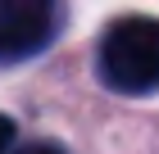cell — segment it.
<instances>
[{
    "label": "cell",
    "mask_w": 159,
    "mask_h": 154,
    "mask_svg": "<svg viewBox=\"0 0 159 154\" xmlns=\"http://www.w3.org/2000/svg\"><path fill=\"white\" fill-rule=\"evenodd\" d=\"M9 141H14V122L5 118V113H0V154L9 150Z\"/></svg>",
    "instance_id": "4"
},
{
    "label": "cell",
    "mask_w": 159,
    "mask_h": 154,
    "mask_svg": "<svg viewBox=\"0 0 159 154\" xmlns=\"http://www.w3.org/2000/svg\"><path fill=\"white\" fill-rule=\"evenodd\" d=\"M14 154H64L59 145H46V141H37V145H23V150H14Z\"/></svg>",
    "instance_id": "3"
},
{
    "label": "cell",
    "mask_w": 159,
    "mask_h": 154,
    "mask_svg": "<svg viewBox=\"0 0 159 154\" xmlns=\"http://www.w3.org/2000/svg\"><path fill=\"white\" fill-rule=\"evenodd\" d=\"M100 77L109 91H159V18H118L100 41Z\"/></svg>",
    "instance_id": "1"
},
{
    "label": "cell",
    "mask_w": 159,
    "mask_h": 154,
    "mask_svg": "<svg viewBox=\"0 0 159 154\" xmlns=\"http://www.w3.org/2000/svg\"><path fill=\"white\" fill-rule=\"evenodd\" d=\"M55 32V0H0V64L27 59Z\"/></svg>",
    "instance_id": "2"
}]
</instances>
